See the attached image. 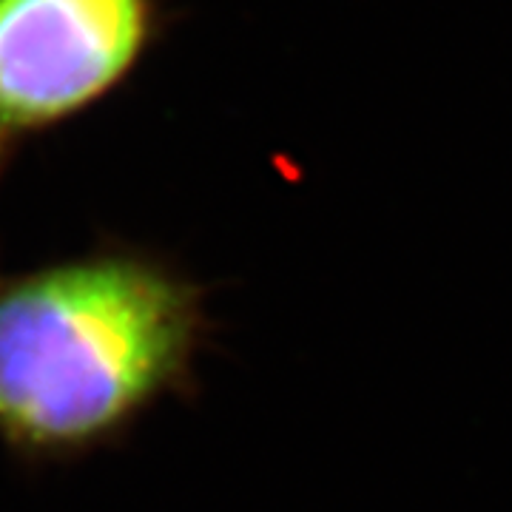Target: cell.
I'll return each instance as SVG.
<instances>
[{"instance_id":"6da1fadb","label":"cell","mask_w":512,"mask_h":512,"mask_svg":"<svg viewBox=\"0 0 512 512\" xmlns=\"http://www.w3.org/2000/svg\"><path fill=\"white\" fill-rule=\"evenodd\" d=\"M205 313L163 259L97 245L0 271V444L55 467L120 441L191 379Z\"/></svg>"},{"instance_id":"7a4b0ae2","label":"cell","mask_w":512,"mask_h":512,"mask_svg":"<svg viewBox=\"0 0 512 512\" xmlns=\"http://www.w3.org/2000/svg\"><path fill=\"white\" fill-rule=\"evenodd\" d=\"M157 35L160 0H0V185L32 143L120 92Z\"/></svg>"}]
</instances>
